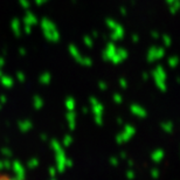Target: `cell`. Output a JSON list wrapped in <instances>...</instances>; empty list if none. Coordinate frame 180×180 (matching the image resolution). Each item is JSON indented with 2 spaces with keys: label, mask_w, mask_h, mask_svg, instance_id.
<instances>
[{
  "label": "cell",
  "mask_w": 180,
  "mask_h": 180,
  "mask_svg": "<svg viewBox=\"0 0 180 180\" xmlns=\"http://www.w3.org/2000/svg\"><path fill=\"white\" fill-rule=\"evenodd\" d=\"M0 180H19V179H17L15 177H13L11 174H7V173H0Z\"/></svg>",
  "instance_id": "1"
}]
</instances>
